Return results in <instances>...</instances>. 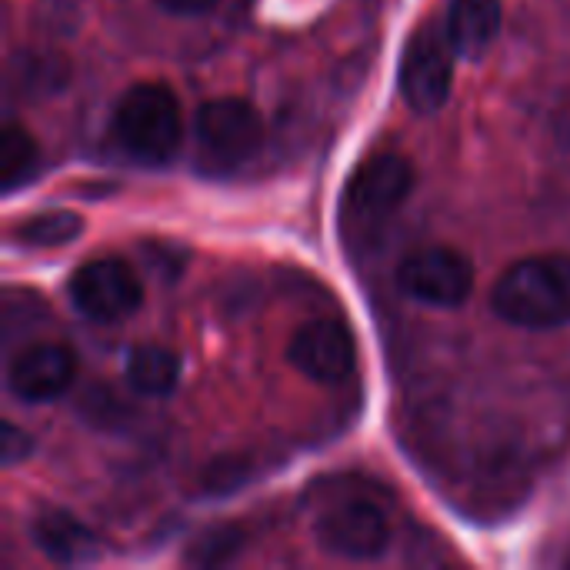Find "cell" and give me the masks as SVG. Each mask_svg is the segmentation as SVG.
Here are the masks:
<instances>
[{
  "instance_id": "obj_1",
  "label": "cell",
  "mask_w": 570,
  "mask_h": 570,
  "mask_svg": "<svg viewBox=\"0 0 570 570\" xmlns=\"http://www.w3.org/2000/svg\"><path fill=\"white\" fill-rule=\"evenodd\" d=\"M491 307L501 321L524 331H558L570 324V257L538 254L511 264L494 291Z\"/></svg>"
},
{
  "instance_id": "obj_2",
  "label": "cell",
  "mask_w": 570,
  "mask_h": 570,
  "mask_svg": "<svg viewBox=\"0 0 570 570\" xmlns=\"http://www.w3.org/2000/svg\"><path fill=\"white\" fill-rule=\"evenodd\" d=\"M114 144L137 164L160 167L177 157L184 144V110L167 83H134L114 107L110 117Z\"/></svg>"
},
{
  "instance_id": "obj_3",
  "label": "cell",
  "mask_w": 570,
  "mask_h": 570,
  "mask_svg": "<svg viewBox=\"0 0 570 570\" xmlns=\"http://www.w3.org/2000/svg\"><path fill=\"white\" fill-rule=\"evenodd\" d=\"M194 144L207 170H234L257 157L264 144V120L240 97H214L194 114Z\"/></svg>"
},
{
  "instance_id": "obj_4",
  "label": "cell",
  "mask_w": 570,
  "mask_h": 570,
  "mask_svg": "<svg viewBox=\"0 0 570 570\" xmlns=\"http://www.w3.org/2000/svg\"><path fill=\"white\" fill-rule=\"evenodd\" d=\"M454 57L458 47L448 33V20H424L407 37L401 53V94L411 110L438 114L454 87Z\"/></svg>"
},
{
  "instance_id": "obj_5",
  "label": "cell",
  "mask_w": 570,
  "mask_h": 570,
  "mask_svg": "<svg viewBox=\"0 0 570 570\" xmlns=\"http://www.w3.org/2000/svg\"><path fill=\"white\" fill-rule=\"evenodd\" d=\"M70 304L94 324H114L130 317L144 301V284L120 257H94L80 264L67 281Z\"/></svg>"
},
{
  "instance_id": "obj_6",
  "label": "cell",
  "mask_w": 570,
  "mask_h": 570,
  "mask_svg": "<svg viewBox=\"0 0 570 570\" xmlns=\"http://www.w3.org/2000/svg\"><path fill=\"white\" fill-rule=\"evenodd\" d=\"M397 287L428 307H461L474 291V264L458 247H421L401 261Z\"/></svg>"
},
{
  "instance_id": "obj_7",
  "label": "cell",
  "mask_w": 570,
  "mask_h": 570,
  "mask_svg": "<svg viewBox=\"0 0 570 570\" xmlns=\"http://www.w3.org/2000/svg\"><path fill=\"white\" fill-rule=\"evenodd\" d=\"M414 190V164L401 154H374L357 164L344 187V214L354 224H381Z\"/></svg>"
},
{
  "instance_id": "obj_8",
  "label": "cell",
  "mask_w": 570,
  "mask_h": 570,
  "mask_svg": "<svg viewBox=\"0 0 570 570\" xmlns=\"http://www.w3.org/2000/svg\"><path fill=\"white\" fill-rule=\"evenodd\" d=\"M314 541L341 561H377L391 548V521L371 501H341L317 518Z\"/></svg>"
},
{
  "instance_id": "obj_9",
  "label": "cell",
  "mask_w": 570,
  "mask_h": 570,
  "mask_svg": "<svg viewBox=\"0 0 570 570\" xmlns=\"http://www.w3.org/2000/svg\"><path fill=\"white\" fill-rule=\"evenodd\" d=\"M287 361L294 364V371H301L307 381L317 384H337L344 377H351L354 364H357V344H354V331L341 321H307L304 327H297V334L291 337L287 347Z\"/></svg>"
},
{
  "instance_id": "obj_10",
  "label": "cell",
  "mask_w": 570,
  "mask_h": 570,
  "mask_svg": "<svg viewBox=\"0 0 570 570\" xmlns=\"http://www.w3.org/2000/svg\"><path fill=\"white\" fill-rule=\"evenodd\" d=\"M77 377V357L70 347L40 341L23 347L7 371V387L23 404H50Z\"/></svg>"
},
{
  "instance_id": "obj_11",
  "label": "cell",
  "mask_w": 570,
  "mask_h": 570,
  "mask_svg": "<svg viewBox=\"0 0 570 570\" xmlns=\"http://www.w3.org/2000/svg\"><path fill=\"white\" fill-rule=\"evenodd\" d=\"M33 548L53 561V564H63V568H77V564H90L100 558V541L97 534L80 521L73 518L70 511L63 508H47L40 511L30 528H27Z\"/></svg>"
},
{
  "instance_id": "obj_12",
  "label": "cell",
  "mask_w": 570,
  "mask_h": 570,
  "mask_svg": "<svg viewBox=\"0 0 570 570\" xmlns=\"http://www.w3.org/2000/svg\"><path fill=\"white\" fill-rule=\"evenodd\" d=\"M504 23V0H451L448 33L461 57L478 60L498 40Z\"/></svg>"
},
{
  "instance_id": "obj_13",
  "label": "cell",
  "mask_w": 570,
  "mask_h": 570,
  "mask_svg": "<svg viewBox=\"0 0 570 570\" xmlns=\"http://www.w3.org/2000/svg\"><path fill=\"white\" fill-rule=\"evenodd\" d=\"M127 387L140 397H167L180 381V361L160 344H137L124 364Z\"/></svg>"
},
{
  "instance_id": "obj_14",
  "label": "cell",
  "mask_w": 570,
  "mask_h": 570,
  "mask_svg": "<svg viewBox=\"0 0 570 570\" xmlns=\"http://www.w3.org/2000/svg\"><path fill=\"white\" fill-rule=\"evenodd\" d=\"M37 170H40L37 140L20 124H7L0 130V190L17 194L37 177Z\"/></svg>"
},
{
  "instance_id": "obj_15",
  "label": "cell",
  "mask_w": 570,
  "mask_h": 570,
  "mask_svg": "<svg viewBox=\"0 0 570 570\" xmlns=\"http://www.w3.org/2000/svg\"><path fill=\"white\" fill-rule=\"evenodd\" d=\"M67 77H70L67 60H60L53 53L27 50V53H17L10 60V83L23 97H33V94H60L63 83H67Z\"/></svg>"
},
{
  "instance_id": "obj_16",
  "label": "cell",
  "mask_w": 570,
  "mask_h": 570,
  "mask_svg": "<svg viewBox=\"0 0 570 570\" xmlns=\"http://www.w3.org/2000/svg\"><path fill=\"white\" fill-rule=\"evenodd\" d=\"M83 234V217L73 210H43L13 227V240L23 247H63Z\"/></svg>"
},
{
  "instance_id": "obj_17",
  "label": "cell",
  "mask_w": 570,
  "mask_h": 570,
  "mask_svg": "<svg viewBox=\"0 0 570 570\" xmlns=\"http://www.w3.org/2000/svg\"><path fill=\"white\" fill-rule=\"evenodd\" d=\"M240 548H244V531L240 528H214V531L200 534L190 544L184 561L194 564V568H217V564L234 561Z\"/></svg>"
},
{
  "instance_id": "obj_18",
  "label": "cell",
  "mask_w": 570,
  "mask_h": 570,
  "mask_svg": "<svg viewBox=\"0 0 570 570\" xmlns=\"http://www.w3.org/2000/svg\"><path fill=\"white\" fill-rule=\"evenodd\" d=\"M30 451H33V438L27 434V431H20L17 424H3V438H0V461L7 464V468H13V464H20L23 458H30Z\"/></svg>"
},
{
  "instance_id": "obj_19",
  "label": "cell",
  "mask_w": 570,
  "mask_h": 570,
  "mask_svg": "<svg viewBox=\"0 0 570 570\" xmlns=\"http://www.w3.org/2000/svg\"><path fill=\"white\" fill-rule=\"evenodd\" d=\"M164 13H174V17H197V13H207L214 10L220 0H154Z\"/></svg>"
}]
</instances>
